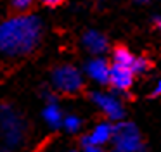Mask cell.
Returning <instances> with one entry per match:
<instances>
[{"label":"cell","mask_w":161,"mask_h":152,"mask_svg":"<svg viewBox=\"0 0 161 152\" xmlns=\"http://www.w3.org/2000/svg\"><path fill=\"white\" fill-rule=\"evenodd\" d=\"M42 19L33 14L11 16L0 21V54L7 57L31 54L42 40Z\"/></svg>","instance_id":"1"},{"label":"cell","mask_w":161,"mask_h":152,"mask_svg":"<svg viewBox=\"0 0 161 152\" xmlns=\"http://www.w3.org/2000/svg\"><path fill=\"white\" fill-rule=\"evenodd\" d=\"M0 135L4 145L12 150L23 144L26 135V123L21 112L11 104L0 106Z\"/></svg>","instance_id":"2"},{"label":"cell","mask_w":161,"mask_h":152,"mask_svg":"<svg viewBox=\"0 0 161 152\" xmlns=\"http://www.w3.org/2000/svg\"><path fill=\"white\" fill-rule=\"evenodd\" d=\"M52 86L63 95H76L85 88V81L76 68L64 64L52 71Z\"/></svg>","instance_id":"3"},{"label":"cell","mask_w":161,"mask_h":152,"mask_svg":"<svg viewBox=\"0 0 161 152\" xmlns=\"http://www.w3.org/2000/svg\"><path fill=\"white\" fill-rule=\"evenodd\" d=\"M113 144L114 152H142L144 142L139 130L132 123H118L113 126Z\"/></svg>","instance_id":"4"},{"label":"cell","mask_w":161,"mask_h":152,"mask_svg":"<svg viewBox=\"0 0 161 152\" xmlns=\"http://www.w3.org/2000/svg\"><path fill=\"white\" fill-rule=\"evenodd\" d=\"M92 102L99 107V109L104 112V116L111 121H119L125 116V111H123L121 104L111 95H106V93H92L90 95Z\"/></svg>","instance_id":"5"},{"label":"cell","mask_w":161,"mask_h":152,"mask_svg":"<svg viewBox=\"0 0 161 152\" xmlns=\"http://www.w3.org/2000/svg\"><path fill=\"white\" fill-rule=\"evenodd\" d=\"M133 78H135V74H133L132 69L113 64L111 69H109L108 83L114 90H118V92H128V90L132 88V85H133Z\"/></svg>","instance_id":"6"},{"label":"cell","mask_w":161,"mask_h":152,"mask_svg":"<svg viewBox=\"0 0 161 152\" xmlns=\"http://www.w3.org/2000/svg\"><path fill=\"white\" fill-rule=\"evenodd\" d=\"M109 69H111L109 62L106 61V59L97 57V59H92L90 62H87L85 71H87V74L90 76L92 79H95V81L108 83V79H109Z\"/></svg>","instance_id":"7"},{"label":"cell","mask_w":161,"mask_h":152,"mask_svg":"<svg viewBox=\"0 0 161 152\" xmlns=\"http://www.w3.org/2000/svg\"><path fill=\"white\" fill-rule=\"evenodd\" d=\"M83 45L92 54H102L108 50V38L99 31H87L83 35Z\"/></svg>","instance_id":"8"},{"label":"cell","mask_w":161,"mask_h":152,"mask_svg":"<svg viewBox=\"0 0 161 152\" xmlns=\"http://www.w3.org/2000/svg\"><path fill=\"white\" fill-rule=\"evenodd\" d=\"M135 62H137V57L126 47H123V45L114 47V50H113V64L132 69L133 74H135Z\"/></svg>","instance_id":"9"},{"label":"cell","mask_w":161,"mask_h":152,"mask_svg":"<svg viewBox=\"0 0 161 152\" xmlns=\"http://www.w3.org/2000/svg\"><path fill=\"white\" fill-rule=\"evenodd\" d=\"M88 142L97 147H102L106 142H109L113 138V126L109 123H101L92 130V133L88 135Z\"/></svg>","instance_id":"10"},{"label":"cell","mask_w":161,"mask_h":152,"mask_svg":"<svg viewBox=\"0 0 161 152\" xmlns=\"http://www.w3.org/2000/svg\"><path fill=\"white\" fill-rule=\"evenodd\" d=\"M43 119L52 128H57L63 124V112H61V109L57 107L56 102H47L45 109H43Z\"/></svg>","instance_id":"11"},{"label":"cell","mask_w":161,"mask_h":152,"mask_svg":"<svg viewBox=\"0 0 161 152\" xmlns=\"http://www.w3.org/2000/svg\"><path fill=\"white\" fill-rule=\"evenodd\" d=\"M11 9L14 16H25V14H30V10L33 9V2L31 0H14L11 2Z\"/></svg>","instance_id":"12"},{"label":"cell","mask_w":161,"mask_h":152,"mask_svg":"<svg viewBox=\"0 0 161 152\" xmlns=\"http://www.w3.org/2000/svg\"><path fill=\"white\" fill-rule=\"evenodd\" d=\"M63 124H64V128H66L68 131L75 133V131L80 130L81 119H80V117H76V116H68V117H64V119H63Z\"/></svg>","instance_id":"13"},{"label":"cell","mask_w":161,"mask_h":152,"mask_svg":"<svg viewBox=\"0 0 161 152\" xmlns=\"http://www.w3.org/2000/svg\"><path fill=\"white\" fill-rule=\"evenodd\" d=\"M81 147H83V152H104V149H101V147H97V145L90 144L87 137L81 138Z\"/></svg>","instance_id":"14"},{"label":"cell","mask_w":161,"mask_h":152,"mask_svg":"<svg viewBox=\"0 0 161 152\" xmlns=\"http://www.w3.org/2000/svg\"><path fill=\"white\" fill-rule=\"evenodd\" d=\"M158 95H161V79H159V83L156 85V88L153 90V97H158Z\"/></svg>","instance_id":"15"},{"label":"cell","mask_w":161,"mask_h":152,"mask_svg":"<svg viewBox=\"0 0 161 152\" xmlns=\"http://www.w3.org/2000/svg\"><path fill=\"white\" fill-rule=\"evenodd\" d=\"M61 3H63V2H50V0H49V2H43V5H45V7H57V5H61Z\"/></svg>","instance_id":"16"},{"label":"cell","mask_w":161,"mask_h":152,"mask_svg":"<svg viewBox=\"0 0 161 152\" xmlns=\"http://www.w3.org/2000/svg\"><path fill=\"white\" fill-rule=\"evenodd\" d=\"M154 23H156V26L161 30V17H156V19H154Z\"/></svg>","instance_id":"17"},{"label":"cell","mask_w":161,"mask_h":152,"mask_svg":"<svg viewBox=\"0 0 161 152\" xmlns=\"http://www.w3.org/2000/svg\"><path fill=\"white\" fill-rule=\"evenodd\" d=\"M69 152H76V150H69Z\"/></svg>","instance_id":"18"}]
</instances>
